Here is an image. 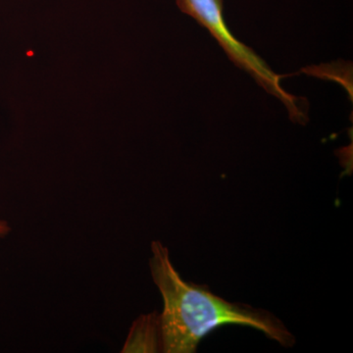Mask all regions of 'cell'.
I'll use <instances>...</instances> for the list:
<instances>
[{
	"label": "cell",
	"mask_w": 353,
	"mask_h": 353,
	"mask_svg": "<svg viewBox=\"0 0 353 353\" xmlns=\"http://www.w3.org/2000/svg\"><path fill=\"white\" fill-rule=\"evenodd\" d=\"M152 253L150 273L164 304L159 315L162 352H196L204 336L231 324L259 330L285 347L296 343L294 334L268 311L229 303L208 288L185 282L172 264L169 250L161 241H152Z\"/></svg>",
	"instance_id": "cell-1"
},
{
	"label": "cell",
	"mask_w": 353,
	"mask_h": 353,
	"mask_svg": "<svg viewBox=\"0 0 353 353\" xmlns=\"http://www.w3.org/2000/svg\"><path fill=\"white\" fill-rule=\"evenodd\" d=\"M176 2L183 13L194 18L210 32L236 66L250 74L260 87L284 104L290 119L301 124L307 121V104L303 103L304 99L289 94L281 85V80L285 76L272 71L262 58L234 38L228 29L223 14V0H176Z\"/></svg>",
	"instance_id": "cell-2"
},
{
	"label": "cell",
	"mask_w": 353,
	"mask_h": 353,
	"mask_svg": "<svg viewBox=\"0 0 353 353\" xmlns=\"http://www.w3.org/2000/svg\"><path fill=\"white\" fill-rule=\"evenodd\" d=\"M162 352L161 334H160L159 316H143L132 325L123 352Z\"/></svg>",
	"instance_id": "cell-3"
},
{
	"label": "cell",
	"mask_w": 353,
	"mask_h": 353,
	"mask_svg": "<svg viewBox=\"0 0 353 353\" xmlns=\"http://www.w3.org/2000/svg\"><path fill=\"white\" fill-rule=\"evenodd\" d=\"M10 232L11 227L9 226V223L6 220H0V238L6 236Z\"/></svg>",
	"instance_id": "cell-4"
}]
</instances>
